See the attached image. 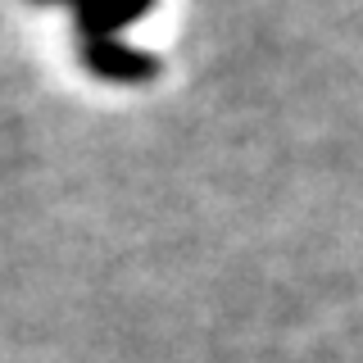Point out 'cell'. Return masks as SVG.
Masks as SVG:
<instances>
[{
    "label": "cell",
    "mask_w": 363,
    "mask_h": 363,
    "mask_svg": "<svg viewBox=\"0 0 363 363\" xmlns=\"http://www.w3.org/2000/svg\"><path fill=\"white\" fill-rule=\"evenodd\" d=\"M145 5H150V0H77V9H82V32L91 37V45H96V68L105 77H136L141 68H150V60H141V55L123 50L118 41H109L113 32L132 14H141Z\"/></svg>",
    "instance_id": "cell-1"
}]
</instances>
